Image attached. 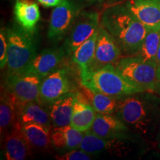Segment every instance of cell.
Returning <instances> with one entry per match:
<instances>
[{
    "label": "cell",
    "mask_w": 160,
    "mask_h": 160,
    "mask_svg": "<svg viewBox=\"0 0 160 160\" xmlns=\"http://www.w3.org/2000/svg\"><path fill=\"white\" fill-rule=\"evenodd\" d=\"M98 35H99V29L88 39H87L81 45H79L71 55V57L72 62L79 67L80 73L86 71L87 68L88 67L93 59L95 53L96 45H97Z\"/></svg>",
    "instance_id": "cb8c5ba5"
},
{
    "label": "cell",
    "mask_w": 160,
    "mask_h": 160,
    "mask_svg": "<svg viewBox=\"0 0 160 160\" xmlns=\"http://www.w3.org/2000/svg\"><path fill=\"white\" fill-rule=\"evenodd\" d=\"M13 13L19 27L28 32L35 33L41 17L37 2L34 0H16Z\"/></svg>",
    "instance_id": "ac0fdd59"
},
{
    "label": "cell",
    "mask_w": 160,
    "mask_h": 160,
    "mask_svg": "<svg viewBox=\"0 0 160 160\" xmlns=\"http://www.w3.org/2000/svg\"><path fill=\"white\" fill-rule=\"evenodd\" d=\"M83 139V132L72 126L53 128L51 131V143L53 148L63 153L80 148Z\"/></svg>",
    "instance_id": "d6986e66"
},
{
    "label": "cell",
    "mask_w": 160,
    "mask_h": 160,
    "mask_svg": "<svg viewBox=\"0 0 160 160\" xmlns=\"http://www.w3.org/2000/svg\"><path fill=\"white\" fill-rule=\"evenodd\" d=\"M92 157L93 156L79 148L65 153H59L55 156V159L59 160H91Z\"/></svg>",
    "instance_id": "484cf974"
},
{
    "label": "cell",
    "mask_w": 160,
    "mask_h": 160,
    "mask_svg": "<svg viewBox=\"0 0 160 160\" xmlns=\"http://www.w3.org/2000/svg\"><path fill=\"white\" fill-rule=\"evenodd\" d=\"M42 78L27 73H8L4 88L22 103L39 101Z\"/></svg>",
    "instance_id": "8fae6325"
},
{
    "label": "cell",
    "mask_w": 160,
    "mask_h": 160,
    "mask_svg": "<svg viewBox=\"0 0 160 160\" xmlns=\"http://www.w3.org/2000/svg\"><path fill=\"white\" fill-rule=\"evenodd\" d=\"M156 63H157L158 67H160V45L157 53V57H156Z\"/></svg>",
    "instance_id": "f546056e"
},
{
    "label": "cell",
    "mask_w": 160,
    "mask_h": 160,
    "mask_svg": "<svg viewBox=\"0 0 160 160\" xmlns=\"http://www.w3.org/2000/svg\"><path fill=\"white\" fill-rule=\"evenodd\" d=\"M130 8L149 28H160V0H129Z\"/></svg>",
    "instance_id": "e0dca14e"
},
{
    "label": "cell",
    "mask_w": 160,
    "mask_h": 160,
    "mask_svg": "<svg viewBox=\"0 0 160 160\" xmlns=\"http://www.w3.org/2000/svg\"><path fill=\"white\" fill-rule=\"evenodd\" d=\"M115 114L136 134L153 140L160 127V98L151 91L121 97Z\"/></svg>",
    "instance_id": "6da1fadb"
},
{
    "label": "cell",
    "mask_w": 160,
    "mask_h": 160,
    "mask_svg": "<svg viewBox=\"0 0 160 160\" xmlns=\"http://www.w3.org/2000/svg\"><path fill=\"white\" fill-rule=\"evenodd\" d=\"M122 55L121 50L115 40L108 32L99 26L93 58L86 71L80 73V77L97 71L108 65H114Z\"/></svg>",
    "instance_id": "30bf717a"
},
{
    "label": "cell",
    "mask_w": 160,
    "mask_h": 160,
    "mask_svg": "<svg viewBox=\"0 0 160 160\" xmlns=\"http://www.w3.org/2000/svg\"><path fill=\"white\" fill-rule=\"evenodd\" d=\"M76 92H70L59 99L44 105L48 111L53 128L71 125Z\"/></svg>",
    "instance_id": "9a60e30c"
},
{
    "label": "cell",
    "mask_w": 160,
    "mask_h": 160,
    "mask_svg": "<svg viewBox=\"0 0 160 160\" xmlns=\"http://www.w3.org/2000/svg\"><path fill=\"white\" fill-rule=\"evenodd\" d=\"M160 45V28L148 29L143 42L139 51L134 56L148 62H155Z\"/></svg>",
    "instance_id": "d4e9b609"
},
{
    "label": "cell",
    "mask_w": 160,
    "mask_h": 160,
    "mask_svg": "<svg viewBox=\"0 0 160 160\" xmlns=\"http://www.w3.org/2000/svg\"><path fill=\"white\" fill-rule=\"evenodd\" d=\"M65 57L67 56L62 47L45 49L37 53L31 62L19 73L37 75L43 79L59 68Z\"/></svg>",
    "instance_id": "7c38bea8"
},
{
    "label": "cell",
    "mask_w": 160,
    "mask_h": 160,
    "mask_svg": "<svg viewBox=\"0 0 160 160\" xmlns=\"http://www.w3.org/2000/svg\"><path fill=\"white\" fill-rule=\"evenodd\" d=\"M39 3L45 8L56 7L60 4L63 0H37Z\"/></svg>",
    "instance_id": "83f0119b"
},
{
    "label": "cell",
    "mask_w": 160,
    "mask_h": 160,
    "mask_svg": "<svg viewBox=\"0 0 160 160\" xmlns=\"http://www.w3.org/2000/svg\"><path fill=\"white\" fill-rule=\"evenodd\" d=\"M116 1H119V0H116Z\"/></svg>",
    "instance_id": "1f68e13d"
},
{
    "label": "cell",
    "mask_w": 160,
    "mask_h": 160,
    "mask_svg": "<svg viewBox=\"0 0 160 160\" xmlns=\"http://www.w3.org/2000/svg\"><path fill=\"white\" fill-rule=\"evenodd\" d=\"M31 123L43 125L51 130L53 128L48 111L45 106L40 102L33 101L19 103L17 124L22 126Z\"/></svg>",
    "instance_id": "2e32d148"
},
{
    "label": "cell",
    "mask_w": 160,
    "mask_h": 160,
    "mask_svg": "<svg viewBox=\"0 0 160 160\" xmlns=\"http://www.w3.org/2000/svg\"><path fill=\"white\" fill-rule=\"evenodd\" d=\"M71 73L67 68H58L42 79L39 101L47 105L70 92H77Z\"/></svg>",
    "instance_id": "9c48e42d"
},
{
    "label": "cell",
    "mask_w": 160,
    "mask_h": 160,
    "mask_svg": "<svg viewBox=\"0 0 160 160\" xmlns=\"http://www.w3.org/2000/svg\"><path fill=\"white\" fill-rule=\"evenodd\" d=\"M20 102L5 88L0 99V129L2 139L13 130L17 123Z\"/></svg>",
    "instance_id": "ffe728a7"
},
{
    "label": "cell",
    "mask_w": 160,
    "mask_h": 160,
    "mask_svg": "<svg viewBox=\"0 0 160 160\" xmlns=\"http://www.w3.org/2000/svg\"><path fill=\"white\" fill-rule=\"evenodd\" d=\"M100 26L113 37L125 57L139 51L148 31L128 2L107 8L100 17Z\"/></svg>",
    "instance_id": "7a4b0ae2"
},
{
    "label": "cell",
    "mask_w": 160,
    "mask_h": 160,
    "mask_svg": "<svg viewBox=\"0 0 160 160\" xmlns=\"http://www.w3.org/2000/svg\"><path fill=\"white\" fill-rule=\"evenodd\" d=\"M82 86L81 92L87 102L94 108L97 113L103 114L115 113L119 98L104 94L99 92H95Z\"/></svg>",
    "instance_id": "603a6c76"
},
{
    "label": "cell",
    "mask_w": 160,
    "mask_h": 160,
    "mask_svg": "<svg viewBox=\"0 0 160 160\" xmlns=\"http://www.w3.org/2000/svg\"><path fill=\"white\" fill-rule=\"evenodd\" d=\"M4 155L8 160H24L32 154V149L17 123L13 130L4 138Z\"/></svg>",
    "instance_id": "5bb4252c"
},
{
    "label": "cell",
    "mask_w": 160,
    "mask_h": 160,
    "mask_svg": "<svg viewBox=\"0 0 160 160\" xmlns=\"http://www.w3.org/2000/svg\"><path fill=\"white\" fill-rule=\"evenodd\" d=\"M80 13L79 7L71 0H63L53 8L50 18L48 37L58 42L71 31Z\"/></svg>",
    "instance_id": "52a82bcc"
},
{
    "label": "cell",
    "mask_w": 160,
    "mask_h": 160,
    "mask_svg": "<svg viewBox=\"0 0 160 160\" xmlns=\"http://www.w3.org/2000/svg\"><path fill=\"white\" fill-rule=\"evenodd\" d=\"M155 92H157L160 95V67H158L157 69V83H156Z\"/></svg>",
    "instance_id": "f1b7e54d"
},
{
    "label": "cell",
    "mask_w": 160,
    "mask_h": 160,
    "mask_svg": "<svg viewBox=\"0 0 160 160\" xmlns=\"http://www.w3.org/2000/svg\"><path fill=\"white\" fill-rule=\"evenodd\" d=\"M83 1H85V2H93L99 1V0H83Z\"/></svg>",
    "instance_id": "4dcf8cb0"
},
{
    "label": "cell",
    "mask_w": 160,
    "mask_h": 160,
    "mask_svg": "<svg viewBox=\"0 0 160 160\" xmlns=\"http://www.w3.org/2000/svg\"><path fill=\"white\" fill-rule=\"evenodd\" d=\"M91 131L103 139L130 137L137 135L131 131L115 113L103 114L97 113Z\"/></svg>",
    "instance_id": "4fadbf2b"
},
{
    "label": "cell",
    "mask_w": 160,
    "mask_h": 160,
    "mask_svg": "<svg viewBox=\"0 0 160 160\" xmlns=\"http://www.w3.org/2000/svg\"><path fill=\"white\" fill-rule=\"evenodd\" d=\"M139 135L130 137L103 139L95 135L91 130L83 132L80 148L93 156L116 157H134L144 151Z\"/></svg>",
    "instance_id": "3957f363"
},
{
    "label": "cell",
    "mask_w": 160,
    "mask_h": 160,
    "mask_svg": "<svg viewBox=\"0 0 160 160\" xmlns=\"http://www.w3.org/2000/svg\"><path fill=\"white\" fill-rule=\"evenodd\" d=\"M8 38V73L25 70L37 55L35 33L28 32L18 25L6 28Z\"/></svg>",
    "instance_id": "277c9868"
},
{
    "label": "cell",
    "mask_w": 160,
    "mask_h": 160,
    "mask_svg": "<svg viewBox=\"0 0 160 160\" xmlns=\"http://www.w3.org/2000/svg\"><path fill=\"white\" fill-rule=\"evenodd\" d=\"M8 38L6 28H2L0 31V68H5L8 63Z\"/></svg>",
    "instance_id": "4316f807"
},
{
    "label": "cell",
    "mask_w": 160,
    "mask_h": 160,
    "mask_svg": "<svg viewBox=\"0 0 160 160\" xmlns=\"http://www.w3.org/2000/svg\"><path fill=\"white\" fill-rule=\"evenodd\" d=\"M51 129L38 124H26L22 126V131L27 139L32 151L45 152L53 148Z\"/></svg>",
    "instance_id": "44dd1931"
},
{
    "label": "cell",
    "mask_w": 160,
    "mask_h": 160,
    "mask_svg": "<svg viewBox=\"0 0 160 160\" xmlns=\"http://www.w3.org/2000/svg\"><path fill=\"white\" fill-rule=\"evenodd\" d=\"M100 26L99 13L94 11L80 12L74 25L64 42L63 48L67 57H71L75 50L88 39Z\"/></svg>",
    "instance_id": "ba28073f"
},
{
    "label": "cell",
    "mask_w": 160,
    "mask_h": 160,
    "mask_svg": "<svg viewBox=\"0 0 160 160\" xmlns=\"http://www.w3.org/2000/svg\"><path fill=\"white\" fill-rule=\"evenodd\" d=\"M117 71L133 85L143 91L155 92L158 65L137 56H126L114 65Z\"/></svg>",
    "instance_id": "8992f818"
},
{
    "label": "cell",
    "mask_w": 160,
    "mask_h": 160,
    "mask_svg": "<svg viewBox=\"0 0 160 160\" xmlns=\"http://www.w3.org/2000/svg\"><path fill=\"white\" fill-rule=\"evenodd\" d=\"M80 77L82 85L116 98L143 91L128 81L113 65H108Z\"/></svg>",
    "instance_id": "5b68a950"
},
{
    "label": "cell",
    "mask_w": 160,
    "mask_h": 160,
    "mask_svg": "<svg viewBox=\"0 0 160 160\" xmlns=\"http://www.w3.org/2000/svg\"><path fill=\"white\" fill-rule=\"evenodd\" d=\"M96 115L97 112L90 104L82 102L76 97L71 125L79 131H89L93 126Z\"/></svg>",
    "instance_id": "7402d4cb"
}]
</instances>
